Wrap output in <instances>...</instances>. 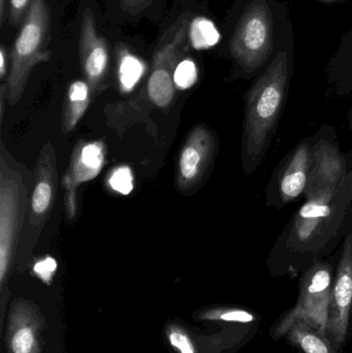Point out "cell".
Listing matches in <instances>:
<instances>
[{
    "label": "cell",
    "instance_id": "obj_7",
    "mask_svg": "<svg viewBox=\"0 0 352 353\" xmlns=\"http://www.w3.org/2000/svg\"><path fill=\"white\" fill-rule=\"evenodd\" d=\"M58 189L57 157L53 144L48 141L37 161L28 215L19 247L17 265L22 269L37 247L39 236L51 216Z\"/></svg>",
    "mask_w": 352,
    "mask_h": 353
},
{
    "label": "cell",
    "instance_id": "obj_1",
    "mask_svg": "<svg viewBox=\"0 0 352 353\" xmlns=\"http://www.w3.org/2000/svg\"><path fill=\"white\" fill-rule=\"evenodd\" d=\"M352 223V170L340 186L305 199L269 253L271 277L301 276L334 254Z\"/></svg>",
    "mask_w": 352,
    "mask_h": 353
},
{
    "label": "cell",
    "instance_id": "obj_32",
    "mask_svg": "<svg viewBox=\"0 0 352 353\" xmlns=\"http://www.w3.org/2000/svg\"><path fill=\"white\" fill-rule=\"evenodd\" d=\"M347 163H349V169L352 170V148L349 152L346 153Z\"/></svg>",
    "mask_w": 352,
    "mask_h": 353
},
{
    "label": "cell",
    "instance_id": "obj_27",
    "mask_svg": "<svg viewBox=\"0 0 352 353\" xmlns=\"http://www.w3.org/2000/svg\"><path fill=\"white\" fill-rule=\"evenodd\" d=\"M10 68V53L4 46L0 48V80L6 82Z\"/></svg>",
    "mask_w": 352,
    "mask_h": 353
},
{
    "label": "cell",
    "instance_id": "obj_23",
    "mask_svg": "<svg viewBox=\"0 0 352 353\" xmlns=\"http://www.w3.org/2000/svg\"><path fill=\"white\" fill-rule=\"evenodd\" d=\"M107 186L118 194L127 195L134 189V174L132 169L122 165L115 168L107 180Z\"/></svg>",
    "mask_w": 352,
    "mask_h": 353
},
{
    "label": "cell",
    "instance_id": "obj_12",
    "mask_svg": "<svg viewBox=\"0 0 352 353\" xmlns=\"http://www.w3.org/2000/svg\"><path fill=\"white\" fill-rule=\"evenodd\" d=\"M352 307V223L338 251L329 310L327 337L337 350L344 346Z\"/></svg>",
    "mask_w": 352,
    "mask_h": 353
},
{
    "label": "cell",
    "instance_id": "obj_9",
    "mask_svg": "<svg viewBox=\"0 0 352 353\" xmlns=\"http://www.w3.org/2000/svg\"><path fill=\"white\" fill-rule=\"evenodd\" d=\"M349 171L346 153L339 145L337 130L332 124H324L311 136L309 178L305 199H311L340 186Z\"/></svg>",
    "mask_w": 352,
    "mask_h": 353
},
{
    "label": "cell",
    "instance_id": "obj_10",
    "mask_svg": "<svg viewBox=\"0 0 352 353\" xmlns=\"http://www.w3.org/2000/svg\"><path fill=\"white\" fill-rule=\"evenodd\" d=\"M218 148V137L210 126L198 123L190 130L178 155L175 186L180 193L192 192L205 182Z\"/></svg>",
    "mask_w": 352,
    "mask_h": 353
},
{
    "label": "cell",
    "instance_id": "obj_30",
    "mask_svg": "<svg viewBox=\"0 0 352 353\" xmlns=\"http://www.w3.org/2000/svg\"><path fill=\"white\" fill-rule=\"evenodd\" d=\"M316 1L322 2V3L335 4V3H343L346 0H316Z\"/></svg>",
    "mask_w": 352,
    "mask_h": 353
},
{
    "label": "cell",
    "instance_id": "obj_15",
    "mask_svg": "<svg viewBox=\"0 0 352 353\" xmlns=\"http://www.w3.org/2000/svg\"><path fill=\"white\" fill-rule=\"evenodd\" d=\"M79 57L85 80L94 95L105 87L110 68V50L105 37L97 31L92 10L87 8L81 21Z\"/></svg>",
    "mask_w": 352,
    "mask_h": 353
},
{
    "label": "cell",
    "instance_id": "obj_31",
    "mask_svg": "<svg viewBox=\"0 0 352 353\" xmlns=\"http://www.w3.org/2000/svg\"><path fill=\"white\" fill-rule=\"evenodd\" d=\"M347 124H349V128L352 132V105L349 109V116H347Z\"/></svg>",
    "mask_w": 352,
    "mask_h": 353
},
{
    "label": "cell",
    "instance_id": "obj_8",
    "mask_svg": "<svg viewBox=\"0 0 352 353\" xmlns=\"http://www.w3.org/2000/svg\"><path fill=\"white\" fill-rule=\"evenodd\" d=\"M187 14L180 17L165 30L153 54L152 65L147 83V94L155 107L167 110L176 95L174 74L188 43Z\"/></svg>",
    "mask_w": 352,
    "mask_h": 353
},
{
    "label": "cell",
    "instance_id": "obj_33",
    "mask_svg": "<svg viewBox=\"0 0 352 353\" xmlns=\"http://www.w3.org/2000/svg\"><path fill=\"white\" fill-rule=\"evenodd\" d=\"M347 337L352 338V307L351 311V316H349V333H347Z\"/></svg>",
    "mask_w": 352,
    "mask_h": 353
},
{
    "label": "cell",
    "instance_id": "obj_11",
    "mask_svg": "<svg viewBox=\"0 0 352 353\" xmlns=\"http://www.w3.org/2000/svg\"><path fill=\"white\" fill-rule=\"evenodd\" d=\"M311 137L304 138L279 163L266 188L267 207L284 209L305 194L309 178Z\"/></svg>",
    "mask_w": 352,
    "mask_h": 353
},
{
    "label": "cell",
    "instance_id": "obj_29",
    "mask_svg": "<svg viewBox=\"0 0 352 353\" xmlns=\"http://www.w3.org/2000/svg\"><path fill=\"white\" fill-rule=\"evenodd\" d=\"M143 0H121L122 6L124 8H136V6H140L142 3Z\"/></svg>",
    "mask_w": 352,
    "mask_h": 353
},
{
    "label": "cell",
    "instance_id": "obj_24",
    "mask_svg": "<svg viewBox=\"0 0 352 353\" xmlns=\"http://www.w3.org/2000/svg\"><path fill=\"white\" fill-rule=\"evenodd\" d=\"M167 337L174 350L179 353H198L189 334L183 327L171 325L167 327Z\"/></svg>",
    "mask_w": 352,
    "mask_h": 353
},
{
    "label": "cell",
    "instance_id": "obj_19",
    "mask_svg": "<svg viewBox=\"0 0 352 353\" xmlns=\"http://www.w3.org/2000/svg\"><path fill=\"white\" fill-rule=\"evenodd\" d=\"M148 66L142 58L138 57L127 48H118L117 80L120 92L128 94L138 86L146 74Z\"/></svg>",
    "mask_w": 352,
    "mask_h": 353
},
{
    "label": "cell",
    "instance_id": "obj_16",
    "mask_svg": "<svg viewBox=\"0 0 352 353\" xmlns=\"http://www.w3.org/2000/svg\"><path fill=\"white\" fill-rule=\"evenodd\" d=\"M326 76L333 93L341 99L352 95V32L345 34L338 51L327 64Z\"/></svg>",
    "mask_w": 352,
    "mask_h": 353
},
{
    "label": "cell",
    "instance_id": "obj_26",
    "mask_svg": "<svg viewBox=\"0 0 352 353\" xmlns=\"http://www.w3.org/2000/svg\"><path fill=\"white\" fill-rule=\"evenodd\" d=\"M56 269H57V263H56L55 259H52V257H45L43 261H37L35 263L33 271L41 281L50 285Z\"/></svg>",
    "mask_w": 352,
    "mask_h": 353
},
{
    "label": "cell",
    "instance_id": "obj_3",
    "mask_svg": "<svg viewBox=\"0 0 352 353\" xmlns=\"http://www.w3.org/2000/svg\"><path fill=\"white\" fill-rule=\"evenodd\" d=\"M227 43L235 76H260L279 50L295 45L287 4L279 0H241Z\"/></svg>",
    "mask_w": 352,
    "mask_h": 353
},
{
    "label": "cell",
    "instance_id": "obj_4",
    "mask_svg": "<svg viewBox=\"0 0 352 353\" xmlns=\"http://www.w3.org/2000/svg\"><path fill=\"white\" fill-rule=\"evenodd\" d=\"M33 179L26 167L19 163L0 141V292L1 313L8 279L18 256L22 240Z\"/></svg>",
    "mask_w": 352,
    "mask_h": 353
},
{
    "label": "cell",
    "instance_id": "obj_25",
    "mask_svg": "<svg viewBox=\"0 0 352 353\" xmlns=\"http://www.w3.org/2000/svg\"><path fill=\"white\" fill-rule=\"evenodd\" d=\"M33 0H10L8 1V20L14 27L20 26L28 14Z\"/></svg>",
    "mask_w": 352,
    "mask_h": 353
},
{
    "label": "cell",
    "instance_id": "obj_18",
    "mask_svg": "<svg viewBox=\"0 0 352 353\" xmlns=\"http://www.w3.org/2000/svg\"><path fill=\"white\" fill-rule=\"evenodd\" d=\"M284 337L304 353H338L326 335L305 321L293 323Z\"/></svg>",
    "mask_w": 352,
    "mask_h": 353
},
{
    "label": "cell",
    "instance_id": "obj_20",
    "mask_svg": "<svg viewBox=\"0 0 352 353\" xmlns=\"http://www.w3.org/2000/svg\"><path fill=\"white\" fill-rule=\"evenodd\" d=\"M220 31L215 23L205 17H196L188 27V43L196 50H208L220 41Z\"/></svg>",
    "mask_w": 352,
    "mask_h": 353
},
{
    "label": "cell",
    "instance_id": "obj_13",
    "mask_svg": "<svg viewBox=\"0 0 352 353\" xmlns=\"http://www.w3.org/2000/svg\"><path fill=\"white\" fill-rule=\"evenodd\" d=\"M107 159L103 141H79L72 149L70 163L62 176L64 208L68 220L74 221L79 214V189L101 174Z\"/></svg>",
    "mask_w": 352,
    "mask_h": 353
},
{
    "label": "cell",
    "instance_id": "obj_28",
    "mask_svg": "<svg viewBox=\"0 0 352 353\" xmlns=\"http://www.w3.org/2000/svg\"><path fill=\"white\" fill-rule=\"evenodd\" d=\"M8 1L10 0H0V26H3L6 19H8Z\"/></svg>",
    "mask_w": 352,
    "mask_h": 353
},
{
    "label": "cell",
    "instance_id": "obj_2",
    "mask_svg": "<svg viewBox=\"0 0 352 353\" xmlns=\"http://www.w3.org/2000/svg\"><path fill=\"white\" fill-rule=\"evenodd\" d=\"M293 47L279 50L244 95L241 165L246 176L262 165L278 128L295 72Z\"/></svg>",
    "mask_w": 352,
    "mask_h": 353
},
{
    "label": "cell",
    "instance_id": "obj_5",
    "mask_svg": "<svg viewBox=\"0 0 352 353\" xmlns=\"http://www.w3.org/2000/svg\"><path fill=\"white\" fill-rule=\"evenodd\" d=\"M51 12L45 0H33L28 14L10 51V68L6 80V101L14 105L24 94L35 66L51 59Z\"/></svg>",
    "mask_w": 352,
    "mask_h": 353
},
{
    "label": "cell",
    "instance_id": "obj_17",
    "mask_svg": "<svg viewBox=\"0 0 352 353\" xmlns=\"http://www.w3.org/2000/svg\"><path fill=\"white\" fill-rule=\"evenodd\" d=\"M93 95L92 88L85 79L70 83L62 107L61 128L64 134L76 130L90 107Z\"/></svg>",
    "mask_w": 352,
    "mask_h": 353
},
{
    "label": "cell",
    "instance_id": "obj_21",
    "mask_svg": "<svg viewBox=\"0 0 352 353\" xmlns=\"http://www.w3.org/2000/svg\"><path fill=\"white\" fill-rule=\"evenodd\" d=\"M202 321L217 323H236V325H253L262 323V317L253 311L239 307H214L203 311L198 315Z\"/></svg>",
    "mask_w": 352,
    "mask_h": 353
},
{
    "label": "cell",
    "instance_id": "obj_22",
    "mask_svg": "<svg viewBox=\"0 0 352 353\" xmlns=\"http://www.w3.org/2000/svg\"><path fill=\"white\" fill-rule=\"evenodd\" d=\"M198 80V68L191 58L180 60L174 74L176 89L187 90L191 88Z\"/></svg>",
    "mask_w": 352,
    "mask_h": 353
},
{
    "label": "cell",
    "instance_id": "obj_6",
    "mask_svg": "<svg viewBox=\"0 0 352 353\" xmlns=\"http://www.w3.org/2000/svg\"><path fill=\"white\" fill-rule=\"evenodd\" d=\"M336 256H330L314 263L300 276L299 298L293 308L287 311L273 327L275 340L284 337L289 327L298 321H305L327 336L331 292L334 279Z\"/></svg>",
    "mask_w": 352,
    "mask_h": 353
},
{
    "label": "cell",
    "instance_id": "obj_14",
    "mask_svg": "<svg viewBox=\"0 0 352 353\" xmlns=\"http://www.w3.org/2000/svg\"><path fill=\"white\" fill-rule=\"evenodd\" d=\"M45 327V317L34 303L16 299L8 313L6 334L8 353H41Z\"/></svg>",
    "mask_w": 352,
    "mask_h": 353
}]
</instances>
